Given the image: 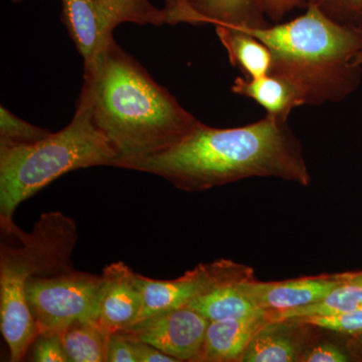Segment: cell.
Returning a JSON list of instances; mask_svg holds the SVG:
<instances>
[{
	"mask_svg": "<svg viewBox=\"0 0 362 362\" xmlns=\"http://www.w3.org/2000/svg\"><path fill=\"white\" fill-rule=\"evenodd\" d=\"M116 152L78 98L70 124L30 144L0 146V221H13L21 202L59 176L94 166H115Z\"/></svg>",
	"mask_w": 362,
	"mask_h": 362,
	"instance_id": "obj_5",
	"label": "cell"
},
{
	"mask_svg": "<svg viewBox=\"0 0 362 362\" xmlns=\"http://www.w3.org/2000/svg\"><path fill=\"white\" fill-rule=\"evenodd\" d=\"M272 323L270 312L209 321L197 362H240L255 337Z\"/></svg>",
	"mask_w": 362,
	"mask_h": 362,
	"instance_id": "obj_13",
	"label": "cell"
},
{
	"mask_svg": "<svg viewBox=\"0 0 362 362\" xmlns=\"http://www.w3.org/2000/svg\"><path fill=\"white\" fill-rule=\"evenodd\" d=\"M107 362H138L134 341L123 331L111 333Z\"/></svg>",
	"mask_w": 362,
	"mask_h": 362,
	"instance_id": "obj_24",
	"label": "cell"
},
{
	"mask_svg": "<svg viewBox=\"0 0 362 362\" xmlns=\"http://www.w3.org/2000/svg\"><path fill=\"white\" fill-rule=\"evenodd\" d=\"M11 1L14 2V4H21L23 0H11Z\"/></svg>",
	"mask_w": 362,
	"mask_h": 362,
	"instance_id": "obj_32",
	"label": "cell"
},
{
	"mask_svg": "<svg viewBox=\"0 0 362 362\" xmlns=\"http://www.w3.org/2000/svg\"><path fill=\"white\" fill-rule=\"evenodd\" d=\"M51 133L18 118L1 106L0 108V146L30 144Z\"/></svg>",
	"mask_w": 362,
	"mask_h": 362,
	"instance_id": "obj_20",
	"label": "cell"
},
{
	"mask_svg": "<svg viewBox=\"0 0 362 362\" xmlns=\"http://www.w3.org/2000/svg\"><path fill=\"white\" fill-rule=\"evenodd\" d=\"M304 8L315 6L332 20L356 23L362 14V0H302Z\"/></svg>",
	"mask_w": 362,
	"mask_h": 362,
	"instance_id": "obj_22",
	"label": "cell"
},
{
	"mask_svg": "<svg viewBox=\"0 0 362 362\" xmlns=\"http://www.w3.org/2000/svg\"><path fill=\"white\" fill-rule=\"evenodd\" d=\"M32 346L33 361L71 362L61 334H39Z\"/></svg>",
	"mask_w": 362,
	"mask_h": 362,
	"instance_id": "obj_23",
	"label": "cell"
},
{
	"mask_svg": "<svg viewBox=\"0 0 362 362\" xmlns=\"http://www.w3.org/2000/svg\"><path fill=\"white\" fill-rule=\"evenodd\" d=\"M357 337L361 338V340H359L358 344H361V352H362V334L359 335V337Z\"/></svg>",
	"mask_w": 362,
	"mask_h": 362,
	"instance_id": "obj_31",
	"label": "cell"
},
{
	"mask_svg": "<svg viewBox=\"0 0 362 362\" xmlns=\"http://www.w3.org/2000/svg\"><path fill=\"white\" fill-rule=\"evenodd\" d=\"M1 228L14 235L13 244L0 247V329L8 345L11 361H23L39 335L26 301L28 280L74 270L71 257L78 240L77 226L59 211L40 216L30 233L13 221Z\"/></svg>",
	"mask_w": 362,
	"mask_h": 362,
	"instance_id": "obj_4",
	"label": "cell"
},
{
	"mask_svg": "<svg viewBox=\"0 0 362 362\" xmlns=\"http://www.w3.org/2000/svg\"><path fill=\"white\" fill-rule=\"evenodd\" d=\"M252 278H255L252 268L225 259L199 264L173 280H154L138 274L143 304L137 321L158 312L185 306L216 286Z\"/></svg>",
	"mask_w": 362,
	"mask_h": 362,
	"instance_id": "obj_8",
	"label": "cell"
},
{
	"mask_svg": "<svg viewBox=\"0 0 362 362\" xmlns=\"http://www.w3.org/2000/svg\"><path fill=\"white\" fill-rule=\"evenodd\" d=\"M284 23L263 28H237L254 35L273 57L270 74L299 90L305 105L339 103L356 92L362 66V26L332 20L315 6Z\"/></svg>",
	"mask_w": 362,
	"mask_h": 362,
	"instance_id": "obj_3",
	"label": "cell"
},
{
	"mask_svg": "<svg viewBox=\"0 0 362 362\" xmlns=\"http://www.w3.org/2000/svg\"><path fill=\"white\" fill-rule=\"evenodd\" d=\"M356 25L362 26V14L359 16L358 20H357Z\"/></svg>",
	"mask_w": 362,
	"mask_h": 362,
	"instance_id": "obj_30",
	"label": "cell"
},
{
	"mask_svg": "<svg viewBox=\"0 0 362 362\" xmlns=\"http://www.w3.org/2000/svg\"><path fill=\"white\" fill-rule=\"evenodd\" d=\"M290 321L334 331L342 334L351 335V337H359L362 334V308L339 314V315L310 317V318Z\"/></svg>",
	"mask_w": 362,
	"mask_h": 362,
	"instance_id": "obj_21",
	"label": "cell"
},
{
	"mask_svg": "<svg viewBox=\"0 0 362 362\" xmlns=\"http://www.w3.org/2000/svg\"><path fill=\"white\" fill-rule=\"evenodd\" d=\"M216 35L228 52L233 68L242 71L245 78H257L270 74L273 57L264 42L240 28L214 26Z\"/></svg>",
	"mask_w": 362,
	"mask_h": 362,
	"instance_id": "obj_15",
	"label": "cell"
},
{
	"mask_svg": "<svg viewBox=\"0 0 362 362\" xmlns=\"http://www.w3.org/2000/svg\"><path fill=\"white\" fill-rule=\"evenodd\" d=\"M61 21L85 64L103 51L124 23L168 25L165 8L149 0H61Z\"/></svg>",
	"mask_w": 362,
	"mask_h": 362,
	"instance_id": "obj_7",
	"label": "cell"
},
{
	"mask_svg": "<svg viewBox=\"0 0 362 362\" xmlns=\"http://www.w3.org/2000/svg\"><path fill=\"white\" fill-rule=\"evenodd\" d=\"M110 335L98 323L77 321L62 333V339L71 362H107Z\"/></svg>",
	"mask_w": 362,
	"mask_h": 362,
	"instance_id": "obj_19",
	"label": "cell"
},
{
	"mask_svg": "<svg viewBox=\"0 0 362 362\" xmlns=\"http://www.w3.org/2000/svg\"><path fill=\"white\" fill-rule=\"evenodd\" d=\"M291 327L289 321L269 324L250 343L240 362L300 361L304 351Z\"/></svg>",
	"mask_w": 362,
	"mask_h": 362,
	"instance_id": "obj_16",
	"label": "cell"
},
{
	"mask_svg": "<svg viewBox=\"0 0 362 362\" xmlns=\"http://www.w3.org/2000/svg\"><path fill=\"white\" fill-rule=\"evenodd\" d=\"M300 361L303 362H346L349 356L346 352L330 342H324L305 350Z\"/></svg>",
	"mask_w": 362,
	"mask_h": 362,
	"instance_id": "obj_26",
	"label": "cell"
},
{
	"mask_svg": "<svg viewBox=\"0 0 362 362\" xmlns=\"http://www.w3.org/2000/svg\"><path fill=\"white\" fill-rule=\"evenodd\" d=\"M102 276L98 324L109 333L125 329L137 321L142 309L138 274L120 261L107 266Z\"/></svg>",
	"mask_w": 362,
	"mask_h": 362,
	"instance_id": "obj_12",
	"label": "cell"
},
{
	"mask_svg": "<svg viewBox=\"0 0 362 362\" xmlns=\"http://www.w3.org/2000/svg\"><path fill=\"white\" fill-rule=\"evenodd\" d=\"M209 321L190 307L158 312L120 331L176 361H199Z\"/></svg>",
	"mask_w": 362,
	"mask_h": 362,
	"instance_id": "obj_9",
	"label": "cell"
},
{
	"mask_svg": "<svg viewBox=\"0 0 362 362\" xmlns=\"http://www.w3.org/2000/svg\"><path fill=\"white\" fill-rule=\"evenodd\" d=\"M242 281L245 280L232 281L216 286L185 306L199 312L209 321L242 318L263 311L242 291L240 288Z\"/></svg>",
	"mask_w": 362,
	"mask_h": 362,
	"instance_id": "obj_17",
	"label": "cell"
},
{
	"mask_svg": "<svg viewBox=\"0 0 362 362\" xmlns=\"http://www.w3.org/2000/svg\"><path fill=\"white\" fill-rule=\"evenodd\" d=\"M78 98L116 152L115 168L169 148L201 123L114 39L85 64Z\"/></svg>",
	"mask_w": 362,
	"mask_h": 362,
	"instance_id": "obj_2",
	"label": "cell"
},
{
	"mask_svg": "<svg viewBox=\"0 0 362 362\" xmlns=\"http://www.w3.org/2000/svg\"><path fill=\"white\" fill-rule=\"evenodd\" d=\"M335 277L341 282L358 285L362 287V271L345 272V273L334 274Z\"/></svg>",
	"mask_w": 362,
	"mask_h": 362,
	"instance_id": "obj_28",
	"label": "cell"
},
{
	"mask_svg": "<svg viewBox=\"0 0 362 362\" xmlns=\"http://www.w3.org/2000/svg\"><path fill=\"white\" fill-rule=\"evenodd\" d=\"M230 90L256 102L265 109L267 116L279 120H289L294 109L305 106L303 98L292 83L272 74L257 78L238 77Z\"/></svg>",
	"mask_w": 362,
	"mask_h": 362,
	"instance_id": "obj_14",
	"label": "cell"
},
{
	"mask_svg": "<svg viewBox=\"0 0 362 362\" xmlns=\"http://www.w3.org/2000/svg\"><path fill=\"white\" fill-rule=\"evenodd\" d=\"M339 284L334 275H321L281 282H261L252 278L242 281L240 288L259 309L274 313L315 303Z\"/></svg>",
	"mask_w": 362,
	"mask_h": 362,
	"instance_id": "obj_11",
	"label": "cell"
},
{
	"mask_svg": "<svg viewBox=\"0 0 362 362\" xmlns=\"http://www.w3.org/2000/svg\"><path fill=\"white\" fill-rule=\"evenodd\" d=\"M103 276L75 270L28 280L26 301L39 334H61L77 321L98 323Z\"/></svg>",
	"mask_w": 362,
	"mask_h": 362,
	"instance_id": "obj_6",
	"label": "cell"
},
{
	"mask_svg": "<svg viewBox=\"0 0 362 362\" xmlns=\"http://www.w3.org/2000/svg\"><path fill=\"white\" fill-rule=\"evenodd\" d=\"M132 339L134 341L138 362H177L173 357L163 354L160 350L154 347L153 345L140 341V340L134 339V338H132Z\"/></svg>",
	"mask_w": 362,
	"mask_h": 362,
	"instance_id": "obj_27",
	"label": "cell"
},
{
	"mask_svg": "<svg viewBox=\"0 0 362 362\" xmlns=\"http://www.w3.org/2000/svg\"><path fill=\"white\" fill-rule=\"evenodd\" d=\"M257 6L266 18L273 23L282 21L296 8H304L302 0H256Z\"/></svg>",
	"mask_w": 362,
	"mask_h": 362,
	"instance_id": "obj_25",
	"label": "cell"
},
{
	"mask_svg": "<svg viewBox=\"0 0 362 362\" xmlns=\"http://www.w3.org/2000/svg\"><path fill=\"white\" fill-rule=\"evenodd\" d=\"M168 25L188 23L232 28H263L270 25L256 0H164Z\"/></svg>",
	"mask_w": 362,
	"mask_h": 362,
	"instance_id": "obj_10",
	"label": "cell"
},
{
	"mask_svg": "<svg viewBox=\"0 0 362 362\" xmlns=\"http://www.w3.org/2000/svg\"><path fill=\"white\" fill-rule=\"evenodd\" d=\"M354 64H356V65L358 66H362V52H359V54L356 57V59H354Z\"/></svg>",
	"mask_w": 362,
	"mask_h": 362,
	"instance_id": "obj_29",
	"label": "cell"
},
{
	"mask_svg": "<svg viewBox=\"0 0 362 362\" xmlns=\"http://www.w3.org/2000/svg\"><path fill=\"white\" fill-rule=\"evenodd\" d=\"M120 168L158 175L183 192H202L252 177L278 178L309 187L303 145L289 120L267 116L247 125L201 123L169 148L124 162Z\"/></svg>",
	"mask_w": 362,
	"mask_h": 362,
	"instance_id": "obj_1",
	"label": "cell"
},
{
	"mask_svg": "<svg viewBox=\"0 0 362 362\" xmlns=\"http://www.w3.org/2000/svg\"><path fill=\"white\" fill-rule=\"evenodd\" d=\"M362 308L361 286L341 282L315 303L283 312H270L272 322L333 316Z\"/></svg>",
	"mask_w": 362,
	"mask_h": 362,
	"instance_id": "obj_18",
	"label": "cell"
}]
</instances>
